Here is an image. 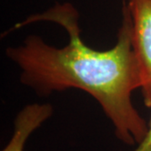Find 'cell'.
<instances>
[{
  "instance_id": "3957f363",
  "label": "cell",
  "mask_w": 151,
  "mask_h": 151,
  "mask_svg": "<svg viewBox=\"0 0 151 151\" xmlns=\"http://www.w3.org/2000/svg\"><path fill=\"white\" fill-rule=\"evenodd\" d=\"M52 113L53 107L49 103H33L24 107L15 118L10 140L2 151H24L28 138Z\"/></svg>"
},
{
  "instance_id": "277c9868",
  "label": "cell",
  "mask_w": 151,
  "mask_h": 151,
  "mask_svg": "<svg viewBox=\"0 0 151 151\" xmlns=\"http://www.w3.org/2000/svg\"><path fill=\"white\" fill-rule=\"evenodd\" d=\"M131 151H151V119L145 138Z\"/></svg>"
},
{
  "instance_id": "6da1fadb",
  "label": "cell",
  "mask_w": 151,
  "mask_h": 151,
  "mask_svg": "<svg viewBox=\"0 0 151 151\" xmlns=\"http://www.w3.org/2000/svg\"><path fill=\"white\" fill-rule=\"evenodd\" d=\"M39 21L53 22L64 28L69 42L57 48L40 36L30 35L22 45L7 49V56L21 70L22 83L40 96L69 88L85 91L100 104L119 140L128 145L140 143L148 125L132 103V93L141 87V78L126 4L117 43L107 50H96L82 41L79 14L70 4H57L33 14L14 29Z\"/></svg>"
},
{
  "instance_id": "7a4b0ae2",
  "label": "cell",
  "mask_w": 151,
  "mask_h": 151,
  "mask_svg": "<svg viewBox=\"0 0 151 151\" xmlns=\"http://www.w3.org/2000/svg\"><path fill=\"white\" fill-rule=\"evenodd\" d=\"M131 19L132 47L139 65L144 102L151 108V0L125 3Z\"/></svg>"
}]
</instances>
